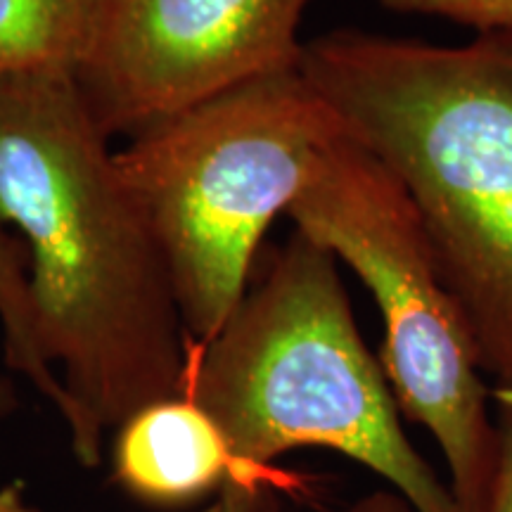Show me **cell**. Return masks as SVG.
Instances as JSON below:
<instances>
[{
  "label": "cell",
  "instance_id": "obj_1",
  "mask_svg": "<svg viewBox=\"0 0 512 512\" xmlns=\"http://www.w3.org/2000/svg\"><path fill=\"white\" fill-rule=\"evenodd\" d=\"M29 268L43 354L72 403L83 467L107 430L183 396L190 342L155 235L72 74L0 76V228Z\"/></svg>",
  "mask_w": 512,
  "mask_h": 512
},
{
  "label": "cell",
  "instance_id": "obj_2",
  "mask_svg": "<svg viewBox=\"0 0 512 512\" xmlns=\"http://www.w3.org/2000/svg\"><path fill=\"white\" fill-rule=\"evenodd\" d=\"M299 69L399 178L479 370L512 396V29L439 46L337 27Z\"/></svg>",
  "mask_w": 512,
  "mask_h": 512
},
{
  "label": "cell",
  "instance_id": "obj_3",
  "mask_svg": "<svg viewBox=\"0 0 512 512\" xmlns=\"http://www.w3.org/2000/svg\"><path fill=\"white\" fill-rule=\"evenodd\" d=\"M183 396L233 453V477L266 482L275 458L323 446L401 491L415 512H463L411 446L384 370L358 335L337 259L294 230L209 342L190 344Z\"/></svg>",
  "mask_w": 512,
  "mask_h": 512
},
{
  "label": "cell",
  "instance_id": "obj_4",
  "mask_svg": "<svg viewBox=\"0 0 512 512\" xmlns=\"http://www.w3.org/2000/svg\"><path fill=\"white\" fill-rule=\"evenodd\" d=\"M342 133L297 67L157 121L114 152L121 183L162 249L190 344L226 325L266 230Z\"/></svg>",
  "mask_w": 512,
  "mask_h": 512
},
{
  "label": "cell",
  "instance_id": "obj_5",
  "mask_svg": "<svg viewBox=\"0 0 512 512\" xmlns=\"http://www.w3.org/2000/svg\"><path fill=\"white\" fill-rule=\"evenodd\" d=\"M287 214L373 294L396 406L439 441L460 510L489 512L501 456L489 392L399 178L344 131L320 152Z\"/></svg>",
  "mask_w": 512,
  "mask_h": 512
},
{
  "label": "cell",
  "instance_id": "obj_6",
  "mask_svg": "<svg viewBox=\"0 0 512 512\" xmlns=\"http://www.w3.org/2000/svg\"><path fill=\"white\" fill-rule=\"evenodd\" d=\"M311 0H102L74 72L107 138L157 121L259 76L297 69Z\"/></svg>",
  "mask_w": 512,
  "mask_h": 512
},
{
  "label": "cell",
  "instance_id": "obj_7",
  "mask_svg": "<svg viewBox=\"0 0 512 512\" xmlns=\"http://www.w3.org/2000/svg\"><path fill=\"white\" fill-rule=\"evenodd\" d=\"M230 477L233 453L221 427L188 396L147 403L117 427L112 482L145 508L183 510Z\"/></svg>",
  "mask_w": 512,
  "mask_h": 512
},
{
  "label": "cell",
  "instance_id": "obj_8",
  "mask_svg": "<svg viewBox=\"0 0 512 512\" xmlns=\"http://www.w3.org/2000/svg\"><path fill=\"white\" fill-rule=\"evenodd\" d=\"M102 0H0V76L72 74Z\"/></svg>",
  "mask_w": 512,
  "mask_h": 512
},
{
  "label": "cell",
  "instance_id": "obj_9",
  "mask_svg": "<svg viewBox=\"0 0 512 512\" xmlns=\"http://www.w3.org/2000/svg\"><path fill=\"white\" fill-rule=\"evenodd\" d=\"M0 328H3L8 366L27 377L31 387L53 403L64 425H69L72 403L36 335L27 254H24L22 242H17L3 228H0Z\"/></svg>",
  "mask_w": 512,
  "mask_h": 512
},
{
  "label": "cell",
  "instance_id": "obj_10",
  "mask_svg": "<svg viewBox=\"0 0 512 512\" xmlns=\"http://www.w3.org/2000/svg\"><path fill=\"white\" fill-rule=\"evenodd\" d=\"M399 15L444 17L477 34L512 29V0H375Z\"/></svg>",
  "mask_w": 512,
  "mask_h": 512
},
{
  "label": "cell",
  "instance_id": "obj_11",
  "mask_svg": "<svg viewBox=\"0 0 512 512\" xmlns=\"http://www.w3.org/2000/svg\"><path fill=\"white\" fill-rule=\"evenodd\" d=\"M496 401V430H498V475L491 496L489 512H512V396L494 392Z\"/></svg>",
  "mask_w": 512,
  "mask_h": 512
},
{
  "label": "cell",
  "instance_id": "obj_12",
  "mask_svg": "<svg viewBox=\"0 0 512 512\" xmlns=\"http://www.w3.org/2000/svg\"><path fill=\"white\" fill-rule=\"evenodd\" d=\"M271 508V489L266 482L228 479L211 512H266Z\"/></svg>",
  "mask_w": 512,
  "mask_h": 512
},
{
  "label": "cell",
  "instance_id": "obj_13",
  "mask_svg": "<svg viewBox=\"0 0 512 512\" xmlns=\"http://www.w3.org/2000/svg\"><path fill=\"white\" fill-rule=\"evenodd\" d=\"M347 512H415L408 501H399L392 494H375L366 501L351 505Z\"/></svg>",
  "mask_w": 512,
  "mask_h": 512
},
{
  "label": "cell",
  "instance_id": "obj_14",
  "mask_svg": "<svg viewBox=\"0 0 512 512\" xmlns=\"http://www.w3.org/2000/svg\"><path fill=\"white\" fill-rule=\"evenodd\" d=\"M0 512H41L24 498V486L12 482L0 489Z\"/></svg>",
  "mask_w": 512,
  "mask_h": 512
},
{
  "label": "cell",
  "instance_id": "obj_15",
  "mask_svg": "<svg viewBox=\"0 0 512 512\" xmlns=\"http://www.w3.org/2000/svg\"><path fill=\"white\" fill-rule=\"evenodd\" d=\"M19 408V399H17V389L12 384L10 377L0 375V420L10 418Z\"/></svg>",
  "mask_w": 512,
  "mask_h": 512
}]
</instances>
